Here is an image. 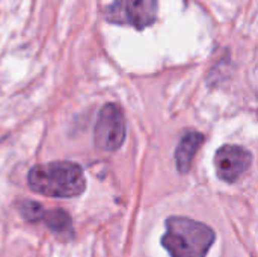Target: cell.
Instances as JSON below:
<instances>
[{"label":"cell","mask_w":258,"mask_h":257,"mask_svg":"<svg viewBox=\"0 0 258 257\" xmlns=\"http://www.w3.org/2000/svg\"><path fill=\"white\" fill-rule=\"evenodd\" d=\"M41 221L56 235L65 236L73 232V223L68 212L62 209H53V211H44Z\"/></svg>","instance_id":"obj_7"},{"label":"cell","mask_w":258,"mask_h":257,"mask_svg":"<svg viewBox=\"0 0 258 257\" xmlns=\"http://www.w3.org/2000/svg\"><path fill=\"white\" fill-rule=\"evenodd\" d=\"M252 155L240 145H224L215 155V168L221 180L237 182L251 167Z\"/></svg>","instance_id":"obj_5"},{"label":"cell","mask_w":258,"mask_h":257,"mask_svg":"<svg viewBox=\"0 0 258 257\" xmlns=\"http://www.w3.org/2000/svg\"><path fill=\"white\" fill-rule=\"evenodd\" d=\"M159 0H113L106 11L110 23L145 29L157 18Z\"/></svg>","instance_id":"obj_3"},{"label":"cell","mask_w":258,"mask_h":257,"mask_svg":"<svg viewBox=\"0 0 258 257\" xmlns=\"http://www.w3.org/2000/svg\"><path fill=\"white\" fill-rule=\"evenodd\" d=\"M27 183L33 192L53 198H74L86 189L82 167L67 161L35 165L27 174Z\"/></svg>","instance_id":"obj_1"},{"label":"cell","mask_w":258,"mask_h":257,"mask_svg":"<svg viewBox=\"0 0 258 257\" xmlns=\"http://www.w3.org/2000/svg\"><path fill=\"white\" fill-rule=\"evenodd\" d=\"M95 145L104 151L118 150L125 139V120L121 108L107 103L101 108L95 124Z\"/></svg>","instance_id":"obj_4"},{"label":"cell","mask_w":258,"mask_h":257,"mask_svg":"<svg viewBox=\"0 0 258 257\" xmlns=\"http://www.w3.org/2000/svg\"><path fill=\"white\" fill-rule=\"evenodd\" d=\"M215 230L187 217H169L162 245L171 257H207L215 244Z\"/></svg>","instance_id":"obj_2"},{"label":"cell","mask_w":258,"mask_h":257,"mask_svg":"<svg viewBox=\"0 0 258 257\" xmlns=\"http://www.w3.org/2000/svg\"><path fill=\"white\" fill-rule=\"evenodd\" d=\"M44 208L39 204V203H36V201H23L21 204H20V212H21V215L29 221V223H38V221H41V217H42V214H44Z\"/></svg>","instance_id":"obj_8"},{"label":"cell","mask_w":258,"mask_h":257,"mask_svg":"<svg viewBox=\"0 0 258 257\" xmlns=\"http://www.w3.org/2000/svg\"><path fill=\"white\" fill-rule=\"evenodd\" d=\"M203 144H204V135L200 132H187L181 138L175 150V164L180 174H186L190 170L194 158Z\"/></svg>","instance_id":"obj_6"}]
</instances>
